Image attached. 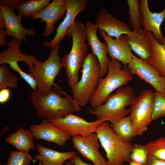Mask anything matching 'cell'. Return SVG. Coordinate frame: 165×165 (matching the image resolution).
Listing matches in <instances>:
<instances>
[{"label": "cell", "mask_w": 165, "mask_h": 165, "mask_svg": "<svg viewBox=\"0 0 165 165\" xmlns=\"http://www.w3.org/2000/svg\"><path fill=\"white\" fill-rule=\"evenodd\" d=\"M60 88L53 86L48 94H42L36 89L33 90L30 98L32 105L36 110L38 117L46 119L48 121L63 118L75 112H79L81 107L72 96L65 93Z\"/></svg>", "instance_id": "1"}, {"label": "cell", "mask_w": 165, "mask_h": 165, "mask_svg": "<svg viewBox=\"0 0 165 165\" xmlns=\"http://www.w3.org/2000/svg\"><path fill=\"white\" fill-rule=\"evenodd\" d=\"M66 35L72 38V46L69 53L61 58V62L65 69L68 84L71 88L79 81V70L88 54L85 25L75 21L68 29Z\"/></svg>", "instance_id": "2"}, {"label": "cell", "mask_w": 165, "mask_h": 165, "mask_svg": "<svg viewBox=\"0 0 165 165\" xmlns=\"http://www.w3.org/2000/svg\"><path fill=\"white\" fill-rule=\"evenodd\" d=\"M137 97L132 86H122L112 94L105 103L90 109L88 113L94 115L97 120L110 122L112 124L130 114V108L126 107L130 105Z\"/></svg>", "instance_id": "3"}, {"label": "cell", "mask_w": 165, "mask_h": 165, "mask_svg": "<svg viewBox=\"0 0 165 165\" xmlns=\"http://www.w3.org/2000/svg\"><path fill=\"white\" fill-rule=\"evenodd\" d=\"M115 59H111L108 72L105 77H100L97 88L92 96L89 104L94 108L105 102L112 93L119 88L126 85L133 79V75L127 68Z\"/></svg>", "instance_id": "4"}, {"label": "cell", "mask_w": 165, "mask_h": 165, "mask_svg": "<svg viewBox=\"0 0 165 165\" xmlns=\"http://www.w3.org/2000/svg\"><path fill=\"white\" fill-rule=\"evenodd\" d=\"M82 68L81 79L71 88L72 96L80 107L89 103L97 88L101 77L100 64L92 52L86 56Z\"/></svg>", "instance_id": "5"}, {"label": "cell", "mask_w": 165, "mask_h": 165, "mask_svg": "<svg viewBox=\"0 0 165 165\" xmlns=\"http://www.w3.org/2000/svg\"><path fill=\"white\" fill-rule=\"evenodd\" d=\"M95 133L106 153L107 165H122L130 160L133 145L116 134L108 122H104Z\"/></svg>", "instance_id": "6"}, {"label": "cell", "mask_w": 165, "mask_h": 165, "mask_svg": "<svg viewBox=\"0 0 165 165\" xmlns=\"http://www.w3.org/2000/svg\"><path fill=\"white\" fill-rule=\"evenodd\" d=\"M61 47L59 45L52 48L48 58L44 62L37 59L32 68L28 67L29 74L37 84V89L42 94L49 93L53 86L60 88L54 83L63 68L61 58L59 54Z\"/></svg>", "instance_id": "7"}, {"label": "cell", "mask_w": 165, "mask_h": 165, "mask_svg": "<svg viewBox=\"0 0 165 165\" xmlns=\"http://www.w3.org/2000/svg\"><path fill=\"white\" fill-rule=\"evenodd\" d=\"M154 93L146 89L142 91L130 105V116L134 127V137L141 135L152 121Z\"/></svg>", "instance_id": "8"}, {"label": "cell", "mask_w": 165, "mask_h": 165, "mask_svg": "<svg viewBox=\"0 0 165 165\" xmlns=\"http://www.w3.org/2000/svg\"><path fill=\"white\" fill-rule=\"evenodd\" d=\"M53 125L70 136H86L95 133L98 128L104 122L98 120L88 122L84 119L71 114L63 117L49 121Z\"/></svg>", "instance_id": "9"}, {"label": "cell", "mask_w": 165, "mask_h": 165, "mask_svg": "<svg viewBox=\"0 0 165 165\" xmlns=\"http://www.w3.org/2000/svg\"><path fill=\"white\" fill-rule=\"evenodd\" d=\"M127 67L132 75H137L140 80L151 85L156 91L165 94V77L147 61L134 56Z\"/></svg>", "instance_id": "10"}, {"label": "cell", "mask_w": 165, "mask_h": 165, "mask_svg": "<svg viewBox=\"0 0 165 165\" xmlns=\"http://www.w3.org/2000/svg\"><path fill=\"white\" fill-rule=\"evenodd\" d=\"M74 147L85 158L92 162L94 165H107V161L101 154L99 139L96 133L86 136L72 137Z\"/></svg>", "instance_id": "11"}, {"label": "cell", "mask_w": 165, "mask_h": 165, "mask_svg": "<svg viewBox=\"0 0 165 165\" xmlns=\"http://www.w3.org/2000/svg\"><path fill=\"white\" fill-rule=\"evenodd\" d=\"M67 10L65 17L56 29V34L53 38L49 42L43 43L48 47H54L60 45V42L66 35L67 31L75 21L77 14L83 11L87 7L88 0H67Z\"/></svg>", "instance_id": "12"}, {"label": "cell", "mask_w": 165, "mask_h": 165, "mask_svg": "<svg viewBox=\"0 0 165 165\" xmlns=\"http://www.w3.org/2000/svg\"><path fill=\"white\" fill-rule=\"evenodd\" d=\"M86 39L92 53L97 57L100 65L101 77H104L108 72V67L111 60L107 53V45L99 39L97 31L98 29L95 24L90 21L86 22Z\"/></svg>", "instance_id": "13"}, {"label": "cell", "mask_w": 165, "mask_h": 165, "mask_svg": "<svg viewBox=\"0 0 165 165\" xmlns=\"http://www.w3.org/2000/svg\"><path fill=\"white\" fill-rule=\"evenodd\" d=\"M99 32L107 44V52L109 57L120 61L123 66L129 64L134 55L132 52L126 35H123L114 39L102 31L99 30Z\"/></svg>", "instance_id": "14"}, {"label": "cell", "mask_w": 165, "mask_h": 165, "mask_svg": "<svg viewBox=\"0 0 165 165\" xmlns=\"http://www.w3.org/2000/svg\"><path fill=\"white\" fill-rule=\"evenodd\" d=\"M67 7V0H53L36 15L25 18H30L34 20L40 19L41 21L45 22L46 27L43 36L48 37L55 29V23L66 12Z\"/></svg>", "instance_id": "15"}, {"label": "cell", "mask_w": 165, "mask_h": 165, "mask_svg": "<svg viewBox=\"0 0 165 165\" xmlns=\"http://www.w3.org/2000/svg\"><path fill=\"white\" fill-rule=\"evenodd\" d=\"M0 11L3 15L5 24V31L7 35L13 37L24 42L27 41L26 35L32 36L36 34L33 28L26 29L21 24L23 16L19 13L16 15L14 9L6 6L0 5Z\"/></svg>", "instance_id": "16"}, {"label": "cell", "mask_w": 165, "mask_h": 165, "mask_svg": "<svg viewBox=\"0 0 165 165\" xmlns=\"http://www.w3.org/2000/svg\"><path fill=\"white\" fill-rule=\"evenodd\" d=\"M30 130L34 139H42L63 146L70 139V136L56 127L46 119H44L38 124L31 125Z\"/></svg>", "instance_id": "17"}, {"label": "cell", "mask_w": 165, "mask_h": 165, "mask_svg": "<svg viewBox=\"0 0 165 165\" xmlns=\"http://www.w3.org/2000/svg\"><path fill=\"white\" fill-rule=\"evenodd\" d=\"M152 34L150 31L141 28L131 31L126 35L131 50L140 58L147 61L152 53Z\"/></svg>", "instance_id": "18"}, {"label": "cell", "mask_w": 165, "mask_h": 165, "mask_svg": "<svg viewBox=\"0 0 165 165\" xmlns=\"http://www.w3.org/2000/svg\"><path fill=\"white\" fill-rule=\"evenodd\" d=\"M140 7L142 15L143 29L151 32L157 41L162 44L165 37L162 34L160 27L165 19V7L160 12L153 13L149 10L148 1L141 0Z\"/></svg>", "instance_id": "19"}, {"label": "cell", "mask_w": 165, "mask_h": 165, "mask_svg": "<svg viewBox=\"0 0 165 165\" xmlns=\"http://www.w3.org/2000/svg\"><path fill=\"white\" fill-rule=\"evenodd\" d=\"M98 30L105 32L108 36L118 38L127 35L131 31L127 24L114 17L104 8H101L96 15L95 24Z\"/></svg>", "instance_id": "20"}, {"label": "cell", "mask_w": 165, "mask_h": 165, "mask_svg": "<svg viewBox=\"0 0 165 165\" xmlns=\"http://www.w3.org/2000/svg\"><path fill=\"white\" fill-rule=\"evenodd\" d=\"M23 42L14 38L10 40L8 42V49L1 52L0 65L21 61L26 63L28 67L32 68L34 63L38 59L34 55H27L21 52L20 47Z\"/></svg>", "instance_id": "21"}, {"label": "cell", "mask_w": 165, "mask_h": 165, "mask_svg": "<svg viewBox=\"0 0 165 165\" xmlns=\"http://www.w3.org/2000/svg\"><path fill=\"white\" fill-rule=\"evenodd\" d=\"M37 150L38 153L34 159L39 161V165H64L65 161L70 160L76 154L74 151L60 152L39 144L37 145Z\"/></svg>", "instance_id": "22"}, {"label": "cell", "mask_w": 165, "mask_h": 165, "mask_svg": "<svg viewBox=\"0 0 165 165\" xmlns=\"http://www.w3.org/2000/svg\"><path fill=\"white\" fill-rule=\"evenodd\" d=\"M34 139L30 130H26L22 127H18L17 130L9 135L6 141L19 151L28 152L35 147Z\"/></svg>", "instance_id": "23"}, {"label": "cell", "mask_w": 165, "mask_h": 165, "mask_svg": "<svg viewBox=\"0 0 165 165\" xmlns=\"http://www.w3.org/2000/svg\"><path fill=\"white\" fill-rule=\"evenodd\" d=\"M152 50L151 56L147 61L149 64L154 67L165 77V49L152 36Z\"/></svg>", "instance_id": "24"}, {"label": "cell", "mask_w": 165, "mask_h": 165, "mask_svg": "<svg viewBox=\"0 0 165 165\" xmlns=\"http://www.w3.org/2000/svg\"><path fill=\"white\" fill-rule=\"evenodd\" d=\"M50 0H31L20 3L16 8L19 13L28 17L34 16L50 4Z\"/></svg>", "instance_id": "25"}, {"label": "cell", "mask_w": 165, "mask_h": 165, "mask_svg": "<svg viewBox=\"0 0 165 165\" xmlns=\"http://www.w3.org/2000/svg\"><path fill=\"white\" fill-rule=\"evenodd\" d=\"M111 127L114 133L125 141H130L134 138V127L129 116L120 119Z\"/></svg>", "instance_id": "26"}, {"label": "cell", "mask_w": 165, "mask_h": 165, "mask_svg": "<svg viewBox=\"0 0 165 165\" xmlns=\"http://www.w3.org/2000/svg\"><path fill=\"white\" fill-rule=\"evenodd\" d=\"M140 0H127L129 21L130 27L136 30L142 27V15L140 7Z\"/></svg>", "instance_id": "27"}, {"label": "cell", "mask_w": 165, "mask_h": 165, "mask_svg": "<svg viewBox=\"0 0 165 165\" xmlns=\"http://www.w3.org/2000/svg\"><path fill=\"white\" fill-rule=\"evenodd\" d=\"M18 78L14 73L10 72L5 64L0 67V91L11 87L16 89L18 85Z\"/></svg>", "instance_id": "28"}, {"label": "cell", "mask_w": 165, "mask_h": 165, "mask_svg": "<svg viewBox=\"0 0 165 165\" xmlns=\"http://www.w3.org/2000/svg\"><path fill=\"white\" fill-rule=\"evenodd\" d=\"M145 146L150 155L165 161V137H161Z\"/></svg>", "instance_id": "29"}, {"label": "cell", "mask_w": 165, "mask_h": 165, "mask_svg": "<svg viewBox=\"0 0 165 165\" xmlns=\"http://www.w3.org/2000/svg\"><path fill=\"white\" fill-rule=\"evenodd\" d=\"M165 116V94L154 93L153 106L151 115L152 121Z\"/></svg>", "instance_id": "30"}, {"label": "cell", "mask_w": 165, "mask_h": 165, "mask_svg": "<svg viewBox=\"0 0 165 165\" xmlns=\"http://www.w3.org/2000/svg\"><path fill=\"white\" fill-rule=\"evenodd\" d=\"M33 159L28 152L13 151L9 154L6 165H29Z\"/></svg>", "instance_id": "31"}, {"label": "cell", "mask_w": 165, "mask_h": 165, "mask_svg": "<svg viewBox=\"0 0 165 165\" xmlns=\"http://www.w3.org/2000/svg\"><path fill=\"white\" fill-rule=\"evenodd\" d=\"M148 152L145 145L138 144L133 145L130 154V160L145 164L148 158Z\"/></svg>", "instance_id": "32"}, {"label": "cell", "mask_w": 165, "mask_h": 165, "mask_svg": "<svg viewBox=\"0 0 165 165\" xmlns=\"http://www.w3.org/2000/svg\"><path fill=\"white\" fill-rule=\"evenodd\" d=\"M9 64L10 68L17 72L22 79L29 85L33 90L37 89V84L35 79L29 74L24 72L21 70L18 62H12Z\"/></svg>", "instance_id": "33"}, {"label": "cell", "mask_w": 165, "mask_h": 165, "mask_svg": "<svg viewBox=\"0 0 165 165\" xmlns=\"http://www.w3.org/2000/svg\"><path fill=\"white\" fill-rule=\"evenodd\" d=\"M24 1L23 0H0V5L6 6L14 9L16 8L20 3Z\"/></svg>", "instance_id": "34"}, {"label": "cell", "mask_w": 165, "mask_h": 165, "mask_svg": "<svg viewBox=\"0 0 165 165\" xmlns=\"http://www.w3.org/2000/svg\"><path fill=\"white\" fill-rule=\"evenodd\" d=\"M10 96V87L0 91V103L2 104L7 102L9 99Z\"/></svg>", "instance_id": "35"}, {"label": "cell", "mask_w": 165, "mask_h": 165, "mask_svg": "<svg viewBox=\"0 0 165 165\" xmlns=\"http://www.w3.org/2000/svg\"><path fill=\"white\" fill-rule=\"evenodd\" d=\"M145 165H165V161L154 157L148 152L147 160Z\"/></svg>", "instance_id": "36"}, {"label": "cell", "mask_w": 165, "mask_h": 165, "mask_svg": "<svg viewBox=\"0 0 165 165\" xmlns=\"http://www.w3.org/2000/svg\"><path fill=\"white\" fill-rule=\"evenodd\" d=\"M70 162L74 165H93V164H89L84 162L79 156L76 154L70 160Z\"/></svg>", "instance_id": "37"}, {"label": "cell", "mask_w": 165, "mask_h": 165, "mask_svg": "<svg viewBox=\"0 0 165 165\" xmlns=\"http://www.w3.org/2000/svg\"><path fill=\"white\" fill-rule=\"evenodd\" d=\"M6 35L5 30L2 29L0 30V46L7 44Z\"/></svg>", "instance_id": "38"}, {"label": "cell", "mask_w": 165, "mask_h": 165, "mask_svg": "<svg viewBox=\"0 0 165 165\" xmlns=\"http://www.w3.org/2000/svg\"><path fill=\"white\" fill-rule=\"evenodd\" d=\"M0 29L2 30L6 29L4 19L1 11H0Z\"/></svg>", "instance_id": "39"}, {"label": "cell", "mask_w": 165, "mask_h": 165, "mask_svg": "<svg viewBox=\"0 0 165 165\" xmlns=\"http://www.w3.org/2000/svg\"><path fill=\"white\" fill-rule=\"evenodd\" d=\"M129 162V165H145V164H143L131 160H130Z\"/></svg>", "instance_id": "40"}, {"label": "cell", "mask_w": 165, "mask_h": 165, "mask_svg": "<svg viewBox=\"0 0 165 165\" xmlns=\"http://www.w3.org/2000/svg\"><path fill=\"white\" fill-rule=\"evenodd\" d=\"M65 165H73V164L70 162H68L65 163Z\"/></svg>", "instance_id": "41"}, {"label": "cell", "mask_w": 165, "mask_h": 165, "mask_svg": "<svg viewBox=\"0 0 165 165\" xmlns=\"http://www.w3.org/2000/svg\"><path fill=\"white\" fill-rule=\"evenodd\" d=\"M162 45H163V47L165 49V40L163 42V43L162 44Z\"/></svg>", "instance_id": "42"}]
</instances>
